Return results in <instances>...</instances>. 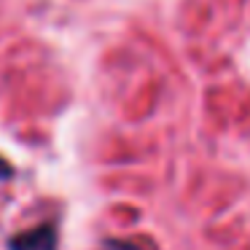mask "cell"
I'll list each match as a JSON object with an SVG mask.
<instances>
[{"mask_svg":"<svg viewBox=\"0 0 250 250\" xmlns=\"http://www.w3.org/2000/svg\"><path fill=\"white\" fill-rule=\"evenodd\" d=\"M8 250H60V229L54 221H43L35 229L14 234L8 239Z\"/></svg>","mask_w":250,"mask_h":250,"instance_id":"6da1fadb","label":"cell"},{"mask_svg":"<svg viewBox=\"0 0 250 250\" xmlns=\"http://www.w3.org/2000/svg\"><path fill=\"white\" fill-rule=\"evenodd\" d=\"M14 172H17V169H14V164L6 162V159L0 156V180H11Z\"/></svg>","mask_w":250,"mask_h":250,"instance_id":"3957f363","label":"cell"},{"mask_svg":"<svg viewBox=\"0 0 250 250\" xmlns=\"http://www.w3.org/2000/svg\"><path fill=\"white\" fill-rule=\"evenodd\" d=\"M105 248L108 250H140L137 242H124V239H105Z\"/></svg>","mask_w":250,"mask_h":250,"instance_id":"7a4b0ae2","label":"cell"}]
</instances>
